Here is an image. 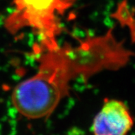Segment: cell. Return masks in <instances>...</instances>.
<instances>
[{
  "label": "cell",
  "instance_id": "1",
  "mask_svg": "<svg viewBox=\"0 0 135 135\" xmlns=\"http://www.w3.org/2000/svg\"><path fill=\"white\" fill-rule=\"evenodd\" d=\"M41 53L37 72L17 84L11 95L17 111L28 119L50 117L75 79L86 81L103 71L118 69L130 56L112 30L87 36L76 46L66 44Z\"/></svg>",
  "mask_w": 135,
  "mask_h": 135
},
{
  "label": "cell",
  "instance_id": "2",
  "mask_svg": "<svg viewBox=\"0 0 135 135\" xmlns=\"http://www.w3.org/2000/svg\"><path fill=\"white\" fill-rule=\"evenodd\" d=\"M77 0H13L14 10L5 20V27L15 34L31 28L39 38L40 52L58 47L62 32L59 17Z\"/></svg>",
  "mask_w": 135,
  "mask_h": 135
},
{
  "label": "cell",
  "instance_id": "3",
  "mask_svg": "<svg viewBox=\"0 0 135 135\" xmlns=\"http://www.w3.org/2000/svg\"><path fill=\"white\" fill-rule=\"evenodd\" d=\"M134 124L128 108L123 102L106 98L93 119V135H128Z\"/></svg>",
  "mask_w": 135,
  "mask_h": 135
}]
</instances>
